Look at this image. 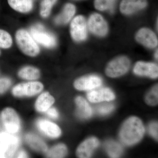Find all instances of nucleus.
<instances>
[{
  "label": "nucleus",
  "instance_id": "0eeeda50",
  "mask_svg": "<svg viewBox=\"0 0 158 158\" xmlns=\"http://www.w3.org/2000/svg\"><path fill=\"white\" fill-rule=\"evenodd\" d=\"M40 82L32 81L19 84L13 88L12 92L15 96H32L38 94L43 89Z\"/></svg>",
  "mask_w": 158,
  "mask_h": 158
},
{
  "label": "nucleus",
  "instance_id": "4be33fe9",
  "mask_svg": "<svg viewBox=\"0 0 158 158\" xmlns=\"http://www.w3.org/2000/svg\"><path fill=\"white\" fill-rule=\"evenodd\" d=\"M40 72L33 66H27L22 68L18 73L19 77L24 80H35L40 77Z\"/></svg>",
  "mask_w": 158,
  "mask_h": 158
},
{
  "label": "nucleus",
  "instance_id": "bb28decb",
  "mask_svg": "<svg viewBox=\"0 0 158 158\" xmlns=\"http://www.w3.org/2000/svg\"><path fill=\"white\" fill-rule=\"evenodd\" d=\"M115 0H95L94 6L99 11L110 10L113 11V5Z\"/></svg>",
  "mask_w": 158,
  "mask_h": 158
},
{
  "label": "nucleus",
  "instance_id": "ddd939ff",
  "mask_svg": "<svg viewBox=\"0 0 158 158\" xmlns=\"http://www.w3.org/2000/svg\"><path fill=\"white\" fill-rule=\"evenodd\" d=\"M87 98L91 102L97 103L113 100L115 96L112 90L104 88L91 90L87 94Z\"/></svg>",
  "mask_w": 158,
  "mask_h": 158
},
{
  "label": "nucleus",
  "instance_id": "a211bd4d",
  "mask_svg": "<svg viewBox=\"0 0 158 158\" xmlns=\"http://www.w3.org/2000/svg\"><path fill=\"white\" fill-rule=\"evenodd\" d=\"M10 7L20 13H27L32 11L34 7L33 0H7Z\"/></svg>",
  "mask_w": 158,
  "mask_h": 158
},
{
  "label": "nucleus",
  "instance_id": "473e14b6",
  "mask_svg": "<svg viewBox=\"0 0 158 158\" xmlns=\"http://www.w3.org/2000/svg\"><path fill=\"white\" fill-rule=\"evenodd\" d=\"M28 156L23 151H20L17 155V158H27Z\"/></svg>",
  "mask_w": 158,
  "mask_h": 158
},
{
  "label": "nucleus",
  "instance_id": "7c9ffc66",
  "mask_svg": "<svg viewBox=\"0 0 158 158\" xmlns=\"http://www.w3.org/2000/svg\"><path fill=\"white\" fill-rule=\"evenodd\" d=\"M158 130L157 123H152L149 125V127H148V131H149V134L157 140H158Z\"/></svg>",
  "mask_w": 158,
  "mask_h": 158
},
{
  "label": "nucleus",
  "instance_id": "f704fd0d",
  "mask_svg": "<svg viewBox=\"0 0 158 158\" xmlns=\"http://www.w3.org/2000/svg\"><path fill=\"white\" fill-rule=\"evenodd\" d=\"M1 51H0V55H1Z\"/></svg>",
  "mask_w": 158,
  "mask_h": 158
},
{
  "label": "nucleus",
  "instance_id": "f8f14e48",
  "mask_svg": "<svg viewBox=\"0 0 158 158\" xmlns=\"http://www.w3.org/2000/svg\"><path fill=\"white\" fill-rule=\"evenodd\" d=\"M135 74L141 76L156 78L158 76V67L156 64L151 62H138L134 68Z\"/></svg>",
  "mask_w": 158,
  "mask_h": 158
},
{
  "label": "nucleus",
  "instance_id": "f257e3e1",
  "mask_svg": "<svg viewBox=\"0 0 158 158\" xmlns=\"http://www.w3.org/2000/svg\"><path fill=\"white\" fill-rule=\"evenodd\" d=\"M144 133V128L141 119L137 117H131L123 125L119 137L123 144L132 145L139 142Z\"/></svg>",
  "mask_w": 158,
  "mask_h": 158
},
{
  "label": "nucleus",
  "instance_id": "5701e85b",
  "mask_svg": "<svg viewBox=\"0 0 158 158\" xmlns=\"http://www.w3.org/2000/svg\"><path fill=\"white\" fill-rule=\"evenodd\" d=\"M105 147L108 154L112 158L119 157L123 152L121 145L114 141H106Z\"/></svg>",
  "mask_w": 158,
  "mask_h": 158
},
{
  "label": "nucleus",
  "instance_id": "9b49d317",
  "mask_svg": "<svg viewBox=\"0 0 158 158\" xmlns=\"http://www.w3.org/2000/svg\"><path fill=\"white\" fill-rule=\"evenodd\" d=\"M136 40L144 46L153 48L157 46L158 40L156 34L150 29L143 28L136 34Z\"/></svg>",
  "mask_w": 158,
  "mask_h": 158
},
{
  "label": "nucleus",
  "instance_id": "9d476101",
  "mask_svg": "<svg viewBox=\"0 0 158 158\" xmlns=\"http://www.w3.org/2000/svg\"><path fill=\"white\" fill-rule=\"evenodd\" d=\"M102 84L101 78L96 75H90L77 79L74 83V86L78 90H91L98 88Z\"/></svg>",
  "mask_w": 158,
  "mask_h": 158
},
{
  "label": "nucleus",
  "instance_id": "39448f33",
  "mask_svg": "<svg viewBox=\"0 0 158 158\" xmlns=\"http://www.w3.org/2000/svg\"><path fill=\"white\" fill-rule=\"evenodd\" d=\"M88 24L85 18L77 15L72 21L70 32L72 38L76 42L85 40L88 36Z\"/></svg>",
  "mask_w": 158,
  "mask_h": 158
},
{
  "label": "nucleus",
  "instance_id": "4468645a",
  "mask_svg": "<svg viewBox=\"0 0 158 158\" xmlns=\"http://www.w3.org/2000/svg\"><path fill=\"white\" fill-rule=\"evenodd\" d=\"M99 144V142L97 138L94 137L88 138L79 145L77 150V156L81 158H90Z\"/></svg>",
  "mask_w": 158,
  "mask_h": 158
},
{
  "label": "nucleus",
  "instance_id": "aec40b11",
  "mask_svg": "<svg viewBox=\"0 0 158 158\" xmlns=\"http://www.w3.org/2000/svg\"><path fill=\"white\" fill-rule=\"evenodd\" d=\"M77 110V114L82 118H88L92 114V110L87 101L81 97H77L75 100Z\"/></svg>",
  "mask_w": 158,
  "mask_h": 158
},
{
  "label": "nucleus",
  "instance_id": "1a4fd4ad",
  "mask_svg": "<svg viewBox=\"0 0 158 158\" xmlns=\"http://www.w3.org/2000/svg\"><path fill=\"white\" fill-rule=\"evenodd\" d=\"M88 28L91 33L99 37H104L107 34V23L103 17L98 13H94L88 19Z\"/></svg>",
  "mask_w": 158,
  "mask_h": 158
},
{
  "label": "nucleus",
  "instance_id": "412c9836",
  "mask_svg": "<svg viewBox=\"0 0 158 158\" xmlns=\"http://www.w3.org/2000/svg\"><path fill=\"white\" fill-rule=\"evenodd\" d=\"M26 140L29 145L35 150L40 152L47 151L48 147L45 142L36 135L27 134L26 136Z\"/></svg>",
  "mask_w": 158,
  "mask_h": 158
},
{
  "label": "nucleus",
  "instance_id": "6e6552de",
  "mask_svg": "<svg viewBox=\"0 0 158 158\" xmlns=\"http://www.w3.org/2000/svg\"><path fill=\"white\" fill-rule=\"evenodd\" d=\"M2 121L6 129L11 134L17 133L20 127V122L18 115L13 109L7 108L2 111Z\"/></svg>",
  "mask_w": 158,
  "mask_h": 158
},
{
  "label": "nucleus",
  "instance_id": "7ed1b4c3",
  "mask_svg": "<svg viewBox=\"0 0 158 158\" xmlns=\"http://www.w3.org/2000/svg\"><path fill=\"white\" fill-rule=\"evenodd\" d=\"M19 139L11 133L0 134V155L2 158L12 157L18 147Z\"/></svg>",
  "mask_w": 158,
  "mask_h": 158
},
{
  "label": "nucleus",
  "instance_id": "a878e982",
  "mask_svg": "<svg viewBox=\"0 0 158 158\" xmlns=\"http://www.w3.org/2000/svg\"><path fill=\"white\" fill-rule=\"evenodd\" d=\"M12 43V38L9 32L0 29V48L3 49L10 48Z\"/></svg>",
  "mask_w": 158,
  "mask_h": 158
},
{
  "label": "nucleus",
  "instance_id": "2f4dec72",
  "mask_svg": "<svg viewBox=\"0 0 158 158\" xmlns=\"http://www.w3.org/2000/svg\"><path fill=\"white\" fill-rule=\"evenodd\" d=\"M47 114L51 118H56L59 116V113L55 108H49L47 112Z\"/></svg>",
  "mask_w": 158,
  "mask_h": 158
},
{
  "label": "nucleus",
  "instance_id": "cd10ccee",
  "mask_svg": "<svg viewBox=\"0 0 158 158\" xmlns=\"http://www.w3.org/2000/svg\"><path fill=\"white\" fill-rule=\"evenodd\" d=\"M145 102L147 103V104L151 106H155L158 104V85L155 86L147 94L145 97Z\"/></svg>",
  "mask_w": 158,
  "mask_h": 158
},
{
  "label": "nucleus",
  "instance_id": "c85d7f7f",
  "mask_svg": "<svg viewBox=\"0 0 158 158\" xmlns=\"http://www.w3.org/2000/svg\"><path fill=\"white\" fill-rule=\"evenodd\" d=\"M11 84V80L8 78H0V94L5 93Z\"/></svg>",
  "mask_w": 158,
  "mask_h": 158
},
{
  "label": "nucleus",
  "instance_id": "2eb2a0df",
  "mask_svg": "<svg viewBox=\"0 0 158 158\" xmlns=\"http://www.w3.org/2000/svg\"><path fill=\"white\" fill-rule=\"evenodd\" d=\"M147 2L146 0H123L120 10L123 14L131 15L144 9Z\"/></svg>",
  "mask_w": 158,
  "mask_h": 158
},
{
  "label": "nucleus",
  "instance_id": "393cba45",
  "mask_svg": "<svg viewBox=\"0 0 158 158\" xmlns=\"http://www.w3.org/2000/svg\"><path fill=\"white\" fill-rule=\"evenodd\" d=\"M57 2V0H42L40 5V15L43 18L48 17Z\"/></svg>",
  "mask_w": 158,
  "mask_h": 158
},
{
  "label": "nucleus",
  "instance_id": "423d86ee",
  "mask_svg": "<svg viewBox=\"0 0 158 158\" xmlns=\"http://www.w3.org/2000/svg\"><path fill=\"white\" fill-rule=\"evenodd\" d=\"M31 34L37 43L47 48H52L56 45V37L52 34L47 32L40 24L32 27Z\"/></svg>",
  "mask_w": 158,
  "mask_h": 158
},
{
  "label": "nucleus",
  "instance_id": "f03ea898",
  "mask_svg": "<svg viewBox=\"0 0 158 158\" xmlns=\"http://www.w3.org/2000/svg\"><path fill=\"white\" fill-rule=\"evenodd\" d=\"M15 40L19 49L27 56L35 57L39 54L40 48L37 43L27 30H18L15 34Z\"/></svg>",
  "mask_w": 158,
  "mask_h": 158
},
{
  "label": "nucleus",
  "instance_id": "72a5a7b5",
  "mask_svg": "<svg viewBox=\"0 0 158 158\" xmlns=\"http://www.w3.org/2000/svg\"><path fill=\"white\" fill-rule=\"evenodd\" d=\"M155 57L156 59H158V50H157L155 53Z\"/></svg>",
  "mask_w": 158,
  "mask_h": 158
},
{
  "label": "nucleus",
  "instance_id": "b1692460",
  "mask_svg": "<svg viewBox=\"0 0 158 158\" xmlns=\"http://www.w3.org/2000/svg\"><path fill=\"white\" fill-rule=\"evenodd\" d=\"M67 153V148L64 144H60L54 146L47 152L49 158H63Z\"/></svg>",
  "mask_w": 158,
  "mask_h": 158
},
{
  "label": "nucleus",
  "instance_id": "dca6fc26",
  "mask_svg": "<svg viewBox=\"0 0 158 158\" xmlns=\"http://www.w3.org/2000/svg\"><path fill=\"white\" fill-rule=\"evenodd\" d=\"M37 125L39 129L50 138H57L61 135L60 128L52 122L46 119H40L37 121Z\"/></svg>",
  "mask_w": 158,
  "mask_h": 158
},
{
  "label": "nucleus",
  "instance_id": "f3484780",
  "mask_svg": "<svg viewBox=\"0 0 158 158\" xmlns=\"http://www.w3.org/2000/svg\"><path fill=\"white\" fill-rule=\"evenodd\" d=\"M76 7L71 3H67L64 6L62 12L57 15L55 22L57 25L65 24L69 22L76 13Z\"/></svg>",
  "mask_w": 158,
  "mask_h": 158
},
{
  "label": "nucleus",
  "instance_id": "6ab92c4d",
  "mask_svg": "<svg viewBox=\"0 0 158 158\" xmlns=\"http://www.w3.org/2000/svg\"><path fill=\"white\" fill-rule=\"evenodd\" d=\"M55 99L48 92H44L40 95L35 104L37 111L44 112L47 111L53 104Z\"/></svg>",
  "mask_w": 158,
  "mask_h": 158
},
{
  "label": "nucleus",
  "instance_id": "20e7f679",
  "mask_svg": "<svg viewBox=\"0 0 158 158\" xmlns=\"http://www.w3.org/2000/svg\"><path fill=\"white\" fill-rule=\"evenodd\" d=\"M131 62L125 56L117 57L108 64L106 73L108 77L116 78L123 75L129 69Z\"/></svg>",
  "mask_w": 158,
  "mask_h": 158
},
{
  "label": "nucleus",
  "instance_id": "c756f323",
  "mask_svg": "<svg viewBox=\"0 0 158 158\" xmlns=\"http://www.w3.org/2000/svg\"><path fill=\"white\" fill-rule=\"evenodd\" d=\"M114 108V106L112 104L102 105L98 108L97 112L102 115H106L112 112Z\"/></svg>",
  "mask_w": 158,
  "mask_h": 158
}]
</instances>
